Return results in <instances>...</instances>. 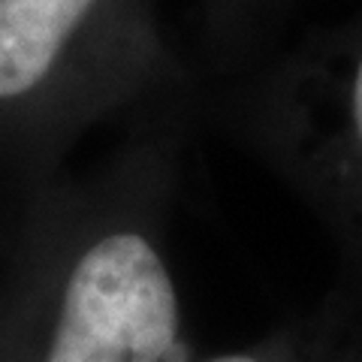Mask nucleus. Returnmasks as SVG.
<instances>
[{"mask_svg":"<svg viewBox=\"0 0 362 362\" xmlns=\"http://www.w3.org/2000/svg\"><path fill=\"white\" fill-rule=\"evenodd\" d=\"M209 362H263V359H257L251 354H226V356H214Z\"/></svg>","mask_w":362,"mask_h":362,"instance_id":"4","label":"nucleus"},{"mask_svg":"<svg viewBox=\"0 0 362 362\" xmlns=\"http://www.w3.org/2000/svg\"><path fill=\"white\" fill-rule=\"evenodd\" d=\"M0 362H187L173 275L136 226L30 187L0 272Z\"/></svg>","mask_w":362,"mask_h":362,"instance_id":"1","label":"nucleus"},{"mask_svg":"<svg viewBox=\"0 0 362 362\" xmlns=\"http://www.w3.org/2000/svg\"><path fill=\"white\" fill-rule=\"evenodd\" d=\"M354 118H356V130L362 136V61L356 70V85H354Z\"/></svg>","mask_w":362,"mask_h":362,"instance_id":"3","label":"nucleus"},{"mask_svg":"<svg viewBox=\"0 0 362 362\" xmlns=\"http://www.w3.org/2000/svg\"><path fill=\"white\" fill-rule=\"evenodd\" d=\"M100 0H0V166L49 181L54 103Z\"/></svg>","mask_w":362,"mask_h":362,"instance_id":"2","label":"nucleus"}]
</instances>
